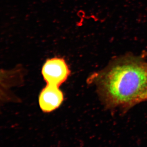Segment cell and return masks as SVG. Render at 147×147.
Here are the masks:
<instances>
[{"instance_id":"3","label":"cell","mask_w":147,"mask_h":147,"mask_svg":"<svg viewBox=\"0 0 147 147\" xmlns=\"http://www.w3.org/2000/svg\"><path fill=\"white\" fill-rule=\"evenodd\" d=\"M24 75L23 69L19 67L0 69V104L13 100L11 89L21 85Z\"/></svg>"},{"instance_id":"1","label":"cell","mask_w":147,"mask_h":147,"mask_svg":"<svg viewBox=\"0 0 147 147\" xmlns=\"http://www.w3.org/2000/svg\"><path fill=\"white\" fill-rule=\"evenodd\" d=\"M88 81L96 86L109 109L127 110L147 102V60L143 56L130 54L116 58Z\"/></svg>"},{"instance_id":"2","label":"cell","mask_w":147,"mask_h":147,"mask_svg":"<svg viewBox=\"0 0 147 147\" xmlns=\"http://www.w3.org/2000/svg\"><path fill=\"white\" fill-rule=\"evenodd\" d=\"M41 73L47 84L60 86L67 80L70 71L64 59L54 57L47 60Z\"/></svg>"},{"instance_id":"4","label":"cell","mask_w":147,"mask_h":147,"mask_svg":"<svg viewBox=\"0 0 147 147\" xmlns=\"http://www.w3.org/2000/svg\"><path fill=\"white\" fill-rule=\"evenodd\" d=\"M64 99V94L59 86L47 84L40 93L38 104L43 112L51 113L59 108Z\"/></svg>"}]
</instances>
